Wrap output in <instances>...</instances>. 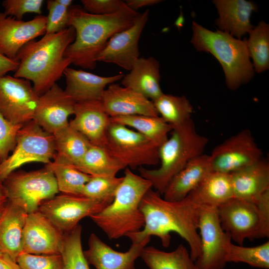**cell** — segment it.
<instances>
[{"mask_svg":"<svg viewBox=\"0 0 269 269\" xmlns=\"http://www.w3.org/2000/svg\"><path fill=\"white\" fill-rule=\"evenodd\" d=\"M198 232L201 252L195 263L199 269H223L226 246L232 240L221 226L217 208L200 206Z\"/></svg>","mask_w":269,"mask_h":269,"instance_id":"obj_14","label":"cell"},{"mask_svg":"<svg viewBox=\"0 0 269 269\" xmlns=\"http://www.w3.org/2000/svg\"><path fill=\"white\" fill-rule=\"evenodd\" d=\"M74 118L69 125L83 135L92 144L106 147L107 134L112 123L100 100L77 102Z\"/></svg>","mask_w":269,"mask_h":269,"instance_id":"obj_21","label":"cell"},{"mask_svg":"<svg viewBox=\"0 0 269 269\" xmlns=\"http://www.w3.org/2000/svg\"><path fill=\"white\" fill-rule=\"evenodd\" d=\"M63 75L66 80V93L76 103L100 100L108 85L123 78L122 73L103 77L82 70L67 67Z\"/></svg>","mask_w":269,"mask_h":269,"instance_id":"obj_23","label":"cell"},{"mask_svg":"<svg viewBox=\"0 0 269 269\" xmlns=\"http://www.w3.org/2000/svg\"><path fill=\"white\" fill-rule=\"evenodd\" d=\"M152 187L149 181L126 167L112 203L90 217L110 240L139 231L144 226L139 204Z\"/></svg>","mask_w":269,"mask_h":269,"instance_id":"obj_4","label":"cell"},{"mask_svg":"<svg viewBox=\"0 0 269 269\" xmlns=\"http://www.w3.org/2000/svg\"><path fill=\"white\" fill-rule=\"evenodd\" d=\"M251 132L243 130L217 145L209 155L212 171L230 174L262 158Z\"/></svg>","mask_w":269,"mask_h":269,"instance_id":"obj_12","label":"cell"},{"mask_svg":"<svg viewBox=\"0 0 269 269\" xmlns=\"http://www.w3.org/2000/svg\"><path fill=\"white\" fill-rule=\"evenodd\" d=\"M38 98L29 81L0 77V112L10 122L23 126L33 120Z\"/></svg>","mask_w":269,"mask_h":269,"instance_id":"obj_13","label":"cell"},{"mask_svg":"<svg viewBox=\"0 0 269 269\" xmlns=\"http://www.w3.org/2000/svg\"><path fill=\"white\" fill-rule=\"evenodd\" d=\"M227 263H244L258 268L269 269V242L247 247L229 241L225 248Z\"/></svg>","mask_w":269,"mask_h":269,"instance_id":"obj_36","label":"cell"},{"mask_svg":"<svg viewBox=\"0 0 269 269\" xmlns=\"http://www.w3.org/2000/svg\"><path fill=\"white\" fill-rule=\"evenodd\" d=\"M2 254V253L0 252V257L1 256Z\"/></svg>","mask_w":269,"mask_h":269,"instance_id":"obj_51","label":"cell"},{"mask_svg":"<svg viewBox=\"0 0 269 269\" xmlns=\"http://www.w3.org/2000/svg\"><path fill=\"white\" fill-rule=\"evenodd\" d=\"M187 197L199 206L217 208L233 198L230 174L212 171Z\"/></svg>","mask_w":269,"mask_h":269,"instance_id":"obj_28","label":"cell"},{"mask_svg":"<svg viewBox=\"0 0 269 269\" xmlns=\"http://www.w3.org/2000/svg\"><path fill=\"white\" fill-rule=\"evenodd\" d=\"M223 230L243 246L245 240L265 238L260 213L255 203L232 198L217 208Z\"/></svg>","mask_w":269,"mask_h":269,"instance_id":"obj_11","label":"cell"},{"mask_svg":"<svg viewBox=\"0 0 269 269\" xmlns=\"http://www.w3.org/2000/svg\"><path fill=\"white\" fill-rule=\"evenodd\" d=\"M112 123L134 128L160 146L172 130L159 116L131 115L111 118Z\"/></svg>","mask_w":269,"mask_h":269,"instance_id":"obj_32","label":"cell"},{"mask_svg":"<svg viewBox=\"0 0 269 269\" xmlns=\"http://www.w3.org/2000/svg\"><path fill=\"white\" fill-rule=\"evenodd\" d=\"M192 29L191 43L197 50L210 53L218 60L230 89L236 90L252 80L255 70L247 39L236 38L219 30L211 31L195 21Z\"/></svg>","mask_w":269,"mask_h":269,"instance_id":"obj_6","label":"cell"},{"mask_svg":"<svg viewBox=\"0 0 269 269\" xmlns=\"http://www.w3.org/2000/svg\"><path fill=\"white\" fill-rule=\"evenodd\" d=\"M92 176H116L127 167L105 147L91 144L81 160L73 166Z\"/></svg>","mask_w":269,"mask_h":269,"instance_id":"obj_29","label":"cell"},{"mask_svg":"<svg viewBox=\"0 0 269 269\" xmlns=\"http://www.w3.org/2000/svg\"><path fill=\"white\" fill-rule=\"evenodd\" d=\"M148 10L140 13L131 27L114 35L97 58V62L113 63L130 71L139 58L138 41L148 17Z\"/></svg>","mask_w":269,"mask_h":269,"instance_id":"obj_16","label":"cell"},{"mask_svg":"<svg viewBox=\"0 0 269 269\" xmlns=\"http://www.w3.org/2000/svg\"><path fill=\"white\" fill-rule=\"evenodd\" d=\"M56 154L54 137L34 120L19 130L15 146L11 154L0 163V181L22 165L31 162L47 164Z\"/></svg>","mask_w":269,"mask_h":269,"instance_id":"obj_8","label":"cell"},{"mask_svg":"<svg viewBox=\"0 0 269 269\" xmlns=\"http://www.w3.org/2000/svg\"><path fill=\"white\" fill-rule=\"evenodd\" d=\"M46 23L47 17L42 15L23 21L0 12V54L16 59L25 44L45 34Z\"/></svg>","mask_w":269,"mask_h":269,"instance_id":"obj_17","label":"cell"},{"mask_svg":"<svg viewBox=\"0 0 269 269\" xmlns=\"http://www.w3.org/2000/svg\"><path fill=\"white\" fill-rule=\"evenodd\" d=\"M249 33L247 46L254 70L263 72L269 68V25L261 21Z\"/></svg>","mask_w":269,"mask_h":269,"instance_id":"obj_35","label":"cell"},{"mask_svg":"<svg viewBox=\"0 0 269 269\" xmlns=\"http://www.w3.org/2000/svg\"><path fill=\"white\" fill-rule=\"evenodd\" d=\"M140 258L149 269H199L190 252L182 244L169 252L146 246Z\"/></svg>","mask_w":269,"mask_h":269,"instance_id":"obj_31","label":"cell"},{"mask_svg":"<svg viewBox=\"0 0 269 269\" xmlns=\"http://www.w3.org/2000/svg\"><path fill=\"white\" fill-rule=\"evenodd\" d=\"M150 240V237H146L141 241H131L130 249L121 252L113 249L92 233L88 240V249L84 254L89 264L96 269H136L135 261Z\"/></svg>","mask_w":269,"mask_h":269,"instance_id":"obj_19","label":"cell"},{"mask_svg":"<svg viewBox=\"0 0 269 269\" xmlns=\"http://www.w3.org/2000/svg\"><path fill=\"white\" fill-rule=\"evenodd\" d=\"M230 176L233 198L256 203L269 191V163L263 158Z\"/></svg>","mask_w":269,"mask_h":269,"instance_id":"obj_22","label":"cell"},{"mask_svg":"<svg viewBox=\"0 0 269 269\" xmlns=\"http://www.w3.org/2000/svg\"><path fill=\"white\" fill-rule=\"evenodd\" d=\"M83 9L95 15H109L115 13L126 4L121 0H82Z\"/></svg>","mask_w":269,"mask_h":269,"instance_id":"obj_43","label":"cell"},{"mask_svg":"<svg viewBox=\"0 0 269 269\" xmlns=\"http://www.w3.org/2000/svg\"><path fill=\"white\" fill-rule=\"evenodd\" d=\"M140 14L127 5L115 13L104 15L92 14L80 5H71L68 26L74 28L76 36L67 47L65 57L77 66L94 69L98 56L111 37L133 26Z\"/></svg>","mask_w":269,"mask_h":269,"instance_id":"obj_2","label":"cell"},{"mask_svg":"<svg viewBox=\"0 0 269 269\" xmlns=\"http://www.w3.org/2000/svg\"><path fill=\"white\" fill-rule=\"evenodd\" d=\"M211 171L209 155L203 153L192 159L169 181L163 198L168 201L183 199Z\"/></svg>","mask_w":269,"mask_h":269,"instance_id":"obj_25","label":"cell"},{"mask_svg":"<svg viewBox=\"0 0 269 269\" xmlns=\"http://www.w3.org/2000/svg\"><path fill=\"white\" fill-rule=\"evenodd\" d=\"M22 126L10 122L0 112V163L13 150L18 132Z\"/></svg>","mask_w":269,"mask_h":269,"instance_id":"obj_41","label":"cell"},{"mask_svg":"<svg viewBox=\"0 0 269 269\" xmlns=\"http://www.w3.org/2000/svg\"><path fill=\"white\" fill-rule=\"evenodd\" d=\"M27 213L7 201L0 217V252L16 262L22 252V237Z\"/></svg>","mask_w":269,"mask_h":269,"instance_id":"obj_27","label":"cell"},{"mask_svg":"<svg viewBox=\"0 0 269 269\" xmlns=\"http://www.w3.org/2000/svg\"><path fill=\"white\" fill-rule=\"evenodd\" d=\"M82 227L78 225L64 233L60 254L63 258V269H90L82 249Z\"/></svg>","mask_w":269,"mask_h":269,"instance_id":"obj_37","label":"cell"},{"mask_svg":"<svg viewBox=\"0 0 269 269\" xmlns=\"http://www.w3.org/2000/svg\"><path fill=\"white\" fill-rule=\"evenodd\" d=\"M200 208L188 197L179 201L166 200L151 188L139 204L144 219L143 228L126 236L131 241H141L155 236L167 248L170 244V233L175 232L187 242L191 258L195 261L201 252L198 232Z\"/></svg>","mask_w":269,"mask_h":269,"instance_id":"obj_1","label":"cell"},{"mask_svg":"<svg viewBox=\"0 0 269 269\" xmlns=\"http://www.w3.org/2000/svg\"><path fill=\"white\" fill-rule=\"evenodd\" d=\"M213 2L219 14L215 23L219 30L241 39L254 27L250 17L257 10L255 3L245 0H215Z\"/></svg>","mask_w":269,"mask_h":269,"instance_id":"obj_24","label":"cell"},{"mask_svg":"<svg viewBox=\"0 0 269 269\" xmlns=\"http://www.w3.org/2000/svg\"><path fill=\"white\" fill-rule=\"evenodd\" d=\"M75 36L74 28L68 26L59 32L44 34L38 40L28 42L16 56L19 65L13 76L32 82L36 94L42 95L56 84L72 64L64 53Z\"/></svg>","mask_w":269,"mask_h":269,"instance_id":"obj_3","label":"cell"},{"mask_svg":"<svg viewBox=\"0 0 269 269\" xmlns=\"http://www.w3.org/2000/svg\"><path fill=\"white\" fill-rule=\"evenodd\" d=\"M59 4L65 7L70 8L72 5L73 1L72 0H55Z\"/></svg>","mask_w":269,"mask_h":269,"instance_id":"obj_49","label":"cell"},{"mask_svg":"<svg viewBox=\"0 0 269 269\" xmlns=\"http://www.w3.org/2000/svg\"><path fill=\"white\" fill-rule=\"evenodd\" d=\"M64 233L38 210L27 214L22 237V252L36 255L60 254Z\"/></svg>","mask_w":269,"mask_h":269,"instance_id":"obj_15","label":"cell"},{"mask_svg":"<svg viewBox=\"0 0 269 269\" xmlns=\"http://www.w3.org/2000/svg\"><path fill=\"white\" fill-rule=\"evenodd\" d=\"M0 269H21L16 262L8 255L2 254L0 257Z\"/></svg>","mask_w":269,"mask_h":269,"instance_id":"obj_47","label":"cell"},{"mask_svg":"<svg viewBox=\"0 0 269 269\" xmlns=\"http://www.w3.org/2000/svg\"><path fill=\"white\" fill-rule=\"evenodd\" d=\"M56 154L54 158L72 166L84 156L91 143L68 124L53 134Z\"/></svg>","mask_w":269,"mask_h":269,"instance_id":"obj_30","label":"cell"},{"mask_svg":"<svg viewBox=\"0 0 269 269\" xmlns=\"http://www.w3.org/2000/svg\"><path fill=\"white\" fill-rule=\"evenodd\" d=\"M76 102L56 83L39 96L33 120L44 131L53 134L69 124Z\"/></svg>","mask_w":269,"mask_h":269,"instance_id":"obj_18","label":"cell"},{"mask_svg":"<svg viewBox=\"0 0 269 269\" xmlns=\"http://www.w3.org/2000/svg\"><path fill=\"white\" fill-rule=\"evenodd\" d=\"M6 202L5 203L0 205V217L3 211V210L5 208Z\"/></svg>","mask_w":269,"mask_h":269,"instance_id":"obj_50","label":"cell"},{"mask_svg":"<svg viewBox=\"0 0 269 269\" xmlns=\"http://www.w3.org/2000/svg\"><path fill=\"white\" fill-rule=\"evenodd\" d=\"M100 101L111 118L136 115L159 116L151 100L118 84L109 85L103 92Z\"/></svg>","mask_w":269,"mask_h":269,"instance_id":"obj_20","label":"cell"},{"mask_svg":"<svg viewBox=\"0 0 269 269\" xmlns=\"http://www.w3.org/2000/svg\"><path fill=\"white\" fill-rule=\"evenodd\" d=\"M16 262L21 269H63L61 254L36 255L21 252Z\"/></svg>","mask_w":269,"mask_h":269,"instance_id":"obj_39","label":"cell"},{"mask_svg":"<svg viewBox=\"0 0 269 269\" xmlns=\"http://www.w3.org/2000/svg\"><path fill=\"white\" fill-rule=\"evenodd\" d=\"M110 204L82 195L63 193L43 202L38 211L64 233L74 228L84 218L98 213Z\"/></svg>","mask_w":269,"mask_h":269,"instance_id":"obj_10","label":"cell"},{"mask_svg":"<svg viewBox=\"0 0 269 269\" xmlns=\"http://www.w3.org/2000/svg\"><path fill=\"white\" fill-rule=\"evenodd\" d=\"M171 132V136L158 148L159 167L137 168L140 175L149 181L160 195L171 179L190 160L203 154L208 143V138L197 132L192 119L172 128Z\"/></svg>","mask_w":269,"mask_h":269,"instance_id":"obj_5","label":"cell"},{"mask_svg":"<svg viewBox=\"0 0 269 269\" xmlns=\"http://www.w3.org/2000/svg\"><path fill=\"white\" fill-rule=\"evenodd\" d=\"M43 0H4L2 2L3 13L7 16L22 20L26 13H34L41 15Z\"/></svg>","mask_w":269,"mask_h":269,"instance_id":"obj_42","label":"cell"},{"mask_svg":"<svg viewBox=\"0 0 269 269\" xmlns=\"http://www.w3.org/2000/svg\"><path fill=\"white\" fill-rule=\"evenodd\" d=\"M47 8L48 14L45 34H54L68 27L69 8L59 4L55 0H48Z\"/></svg>","mask_w":269,"mask_h":269,"instance_id":"obj_40","label":"cell"},{"mask_svg":"<svg viewBox=\"0 0 269 269\" xmlns=\"http://www.w3.org/2000/svg\"><path fill=\"white\" fill-rule=\"evenodd\" d=\"M130 73L122 78V84L153 101L161 96L159 63L154 58H139Z\"/></svg>","mask_w":269,"mask_h":269,"instance_id":"obj_26","label":"cell"},{"mask_svg":"<svg viewBox=\"0 0 269 269\" xmlns=\"http://www.w3.org/2000/svg\"><path fill=\"white\" fill-rule=\"evenodd\" d=\"M46 165L53 172L59 192L63 194L81 195L84 185L92 177L55 158Z\"/></svg>","mask_w":269,"mask_h":269,"instance_id":"obj_34","label":"cell"},{"mask_svg":"<svg viewBox=\"0 0 269 269\" xmlns=\"http://www.w3.org/2000/svg\"><path fill=\"white\" fill-rule=\"evenodd\" d=\"M152 102L158 115L172 128L180 126L191 119L193 107L184 96L163 93Z\"/></svg>","mask_w":269,"mask_h":269,"instance_id":"obj_33","label":"cell"},{"mask_svg":"<svg viewBox=\"0 0 269 269\" xmlns=\"http://www.w3.org/2000/svg\"><path fill=\"white\" fill-rule=\"evenodd\" d=\"M19 65L16 59H10L0 54V77L9 72H15Z\"/></svg>","mask_w":269,"mask_h":269,"instance_id":"obj_45","label":"cell"},{"mask_svg":"<svg viewBox=\"0 0 269 269\" xmlns=\"http://www.w3.org/2000/svg\"><path fill=\"white\" fill-rule=\"evenodd\" d=\"M105 147L130 169L159 162V146L138 132L119 124L111 123Z\"/></svg>","mask_w":269,"mask_h":269,"instance_id":"obj_9","label":"cell"},{"mask_svg":"<svg viewBox=\"0 0 269 269\" xmlns=\"http://www.w3.org/2000/svg\"><path fill=\"white\" fill-rule=\"evenodd\" d=\"M7 201V197L5 188L2 182L0 181V205Z\"/></svg>","mask_w":269,"mask_h":269,"instance_id":"obj_48","label":"cell"},{"mask_svg":"<svg viewBox=\"0 0 269 269\" xmlns=\"http://www.w3.org/2000/svg\"><path fill=\"white\" fill-rule=\"evenodd\" d=\"M159 0H127L125 1L126 5L131 9H136L147 6H150L160 2Z\"/></svg>","mask_w":269,"mask_h":269,"instance_id":"obj_46","label":"cell"},{"mask_svg":"<svg viewBox=\"0 0 269 269\" xmlns=\"http://www.w3.org/2000/svg\"><path fill=\"white\" fill-rule=\"evenodd\" d=\"M123 176H92L84 185L81 195L94 200L113 201L116 191L121 183Z\"/></svg>","mask_w":269,"mask_h":269,"instance_id":"obj_38","label":"cell"},{"mask_svg":"<svg viewBox=\"0 0 269 269\" xmlns=\"http://www.w3.org/2000/svg\"><path fill=\"white\" fill-rule=\"evenodd\" d=\"M261 215L265 238L269 237V191L266 192L256 203Z\"/></svg>","mask_w":269,"mask_h":269,"instance_id":"obj_44","label":"cell"},{"mask_svg":"<svg viewBox=\"0 0 269 269\" xmlns=\"http://www.w3.org/2000/svg\"><path fill=\"white\" fill-rule=\"evenodd\" d=\"M2 183L7 201L27 214L38 211L43 202L59 193L55 176L46 165L36 170L15 171Z\"/></svg>","mask_w":269,"mask_h":269,"instance_id":"obj_7","label":"cell"}]
</instances>
